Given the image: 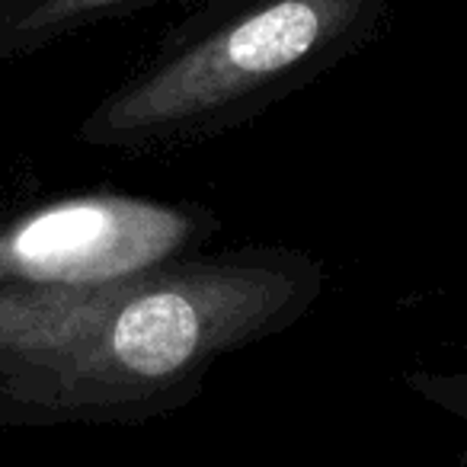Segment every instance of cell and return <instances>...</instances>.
<instances>
[{"instance_id":"7a4b0ae2","label":"cell","mask_w":467,"mask_h":467,"mask_svg":"<svg viewBox=\"0 0 467 467\" xmlns=\"http://www.w3.org/2000/svg\"><path fill=\"white\" fill-rule=\"evenodd\" d=\"M218 227V214L199 202L97 195L26 221L14 241V260L39 282L90 288L199 254Z\"/></svg>"},{"instance_id":"277c9868","label":"cell","mask_w":467,"mask_h":467,"mask_svg":"<svg viewBox=\"0 0 467 467\" xmlns=\"http://www.w3.org/2000/svg\"><path fill=\"white\" fill-rule=\"evenodd\" d=\"M131 4V0H46L33 14H26L14 29H10L7 39H46V36H55L61 29H71L78 23H87L93 16H103L109 10H119Z\"/></svg>"},{"instance_id":"3957f363","label":"cell","mask_w":467,"mask_h":467,"mask_svg":"<svg viewBox=\"0 0 467 467\" xmlns=\"http://www.w3.org/2000/svg\"><path fill=\"white\" fill-rule=\"evenodd\" d=\"M461 352L467 356V339L461 343ZM403 384L420 397L422 403L441 410L445 416L467 426V365L451 368H410L403 375ZM454 467H467V448L458 454Z\"/></svg>"},{"instance_id":"6da1fadb","label":"cell","mask_w":467,"mask_h":467,"mask_svg":"<svg viewBox=\"0 0 467 467\" xmlns=\"http://www.w3.org/2000/svg\"><path fill=\"white\" fill-rule=\"evenodd\" d=\"M362 14L365 0L260 4L109 97L93 116V135L141 150L221 135L337 58Z\"/></svg>"},{"instance_id":"5b68a950","label":"cell","mask_w":467,"mask_h":467,"mask_svg":"<svg viewBox=\"0 0 467 467\" xmlns=\"http://www.w3.org/2000/svg\"><path fill=\"white\" fill-rule=\"evenodd\" d=\"M39 4H46V0H0V39H7L10 29L26 14H33Z\"/></svg>"}]
</instances>
